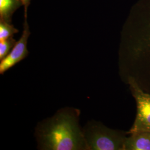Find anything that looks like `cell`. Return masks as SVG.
<instances>
[{
	"label": "cell",
	"mask_w": 150,
	"mask_h": 150,
	"mask_svg": "<svg viewBox=\"0 0 150 150\" xmlns=\"http://www.w3.org/2000/svg\"><path fill=\"white\" fill-rule=\"evenodd\" d=\"M22 5L19 0H0V20L11 23L13 14Z\"/></svg>",
	"instance_id": "obj_7"
},
{
	"label": "cell",
	"mask_w": 150,
	"mask_h": 150,
	"mask_svg": "<svg viewBox=\"0 0 150 150\" xmlns=\"http://www.w3.org/2000/svg\"><path fill=\"white\" fill-rule=\"evenodd\" d=\"M22 4V5L24 6L25 11H24V16H27V9L28 7L30 4L31 0H19Z\"/></svg>",
	"instance_id": "obj_10"
},
{
	"label": "cell",
	"mask_w": 150,
	"mask_h": 150,
	"mask_svg": "<svg viewBox=\"0 0 150 150\" xmlns=\"http://www.w3.org/2000/svg\"><path fill=\"white\" fill-rule=\"evenodd\" d=\"M123 150H150V132L129 134L125 139Z\"/></svg>",
	"instance_id": "obj_6"
},
{
	"label": "cell",
	"mask_w": 150,
	"mask_h": 150,
	"mask_svg": "<svg viewBox=\"0 0 150 150\" xmlns=\"http://www.w3.org/2000/svg\"><path fill=\"white\" fill-rule=\"evenodd\" d=\"M129 85L137 105L134 123L127 134L150 132V94L143 91L132 79L125 81Z\"/></svg>",
	"instance_id": "obj_4"
},
{
	"label": "cell",
	"mask_w": 150,
	"mask_h": 150,
	"mask_svg": "<svg viewBox=\"0 0 150 150\" xmlns=\"http://www.w3.org/2000/svg\"><path fill=\"white\" fill-rule=\"evenodd\" d=\"M118 63L124 82L132 79L150 94V23L122 48Z\"/></svg>",
	"instance_id": "obj_2"
},
{
	"label": "cell",
	"mask_w": 150,
	"mask_h": 150,
	"mask_svg": "<svg viewBox=\"0 0 150 150\" xmlns=\"http://www.w3.org/2000/svg\"><path fill=\"white\" fill-rule=\"evenodd\" d=\"M23 29L21 37L13 47L10 53L4 59L1 60L0 64V74H4L6 71L10 69L17 64L25 59L29 54L27 48V41L30 35L29 26L27 23V16H24Z\"/></svg>",
	"instance_id": "obj_5"
},
{
	"label": "cell",
	"mask_w": 150,
	"mask_h": 150,
	"mask_svg": "<svg viewBox=\"0 0 150 150\" xmlns=\"http://www.w3.org/2000/svg\"><path fill=\"white\" fill-rule=\"evenodd\" d=\"M83 134L88 150H123L127 132L109 129L100 122H90Z\"/></svg>",
	"instance_id": "obj_3"
},
{
	"label": "cell",
	"mask_w": 150,
	"mask_h": 150,
	"mask_svg": "<svg viewBox=\"0 0 150 150\" xmlns=\"http://www.w3.org/2000/svg\"><path fill=\"white\" fill-rule=\"evenodd\" d=\"M18 30L11 23L0 20V41L13 38Z\"/></svg>",
	"instance_id": "obj_8"
},
{
	"label": "cell",
	"mask_w": 150,
	"mask_h": 150,
	"mask_svg": "<svg viewBox=\"0 0 150 150\" xmlns=\"http://www.w3.org/2000/svg\"><path fill=\"white\" fill-rule=\"evenodd\" d=\"M80 114L76 108H62L39 123L35 132L39 149L88 150L79 125Z\"/></svg>",
	"instance_id": "obj_1"
},
{
	"label": "cell",
	"mask_w": 150,
	"mask_h": 150,
	"mask_svg": "<svg viewBox=\"0 0 150 150\" xmlns=\"http://www.w3.org/2000/svg\"><path fill=\"white\" fill-rule=\"evenodd\" d=\"M16 40L13 38H9L6 40L0 41V60H2L10 53L16 44Z\"/></svg>",
	"instance_id": "obj_9"
}]
</instances>
